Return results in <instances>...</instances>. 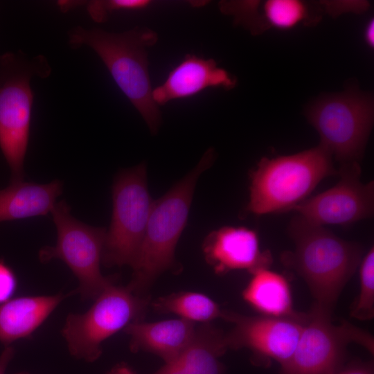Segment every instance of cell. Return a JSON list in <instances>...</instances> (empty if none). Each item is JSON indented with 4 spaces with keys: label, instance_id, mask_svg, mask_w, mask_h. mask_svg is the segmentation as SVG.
I'll use <instances>...</instances> for the list:
<instances>
[{
    "label": "cell",
    "instance_id": "7",
    "mask_svg": "<svg viewBox=\"0 0 374 374\" xmlns=\"http://www.w3.org/2000/svg\"><path fill=\"white\" fill-rule=\"evenodd\" d=\"M112 215L106 231L102 263L107 267L129 265L139 256L153 202L144 163L120 171L112 186Z\"/></svg>",
    "mask_w": 374,
    "mask_h": 374
},
{
    "label": "cell",
    "instance_id": "28",
    "mask_svg": "<svg viewBox=\"0 0 374 374\" xmlns=\"http://www.w3.org/2000/svg\"><path fill=\"white\" fill-rule=\"evenodd\" d=\"M373 33H374V24H373V20H372L369 22V24L366 26V30H365V34H364L365 40L366 43L370 46H372V47L373 46V43H374Z\"/></svg>",
    "mask_w": 374,
    "mask_h": 374
},
{
    "label": "cell",
    "instance_id": "24",
    "mask_svg": "<svg viewBox=\"0 0 374 374\" xmlns=\"http://www.w3.org/2000/svg\"><path fill=\"white\" fill-rule=\"evenodd\" d=\"M17 284V278L13 269L0 259V305L12 299Z\"/></svg>",
    "mask_w": 374,
    "mask_h": 374
},
{
    "label": "cell",
    "instance_id": "4",
    "mask_svg": "<svg viewBox=\"0 0 374 374\" xmlns=\"http://www.w3.org/2000/svg\"><path fill=\"white\" fill-rule=\"evenodd\" d=\"M338 175L320 145L294 154L262 158L250 175L246 210L261 215L292 210L325 178Z\"/></svg>",
    "mask_w": 374,
    "mask_h": 374
},
{
    "label": "cell",
    "instance_id": "29",
    "mask_svg": "<svg viewBox=\"0 0 374 374\" xmlns=\"http://www.w3.org/2000/svg\"><path fill=\"white\" fill-rule=\"evenodd\" d=\"M16 374H30V373L26 371H22V372L17 373Z\"/></svg>",
    "mask_w": 374,
    "mask_h": 374
},
{
    "label": "cell",
    "instance_id": "21",
    "mask_svg": "<svg viewBox=\"0 0 374 374\" xmlns=\"http://www.w3.org/2000/svg\"><path fill=\"white\" fill-rule=\"evenodd\" d=\"M359 292L350 306V317L360 321L374 317V249L364 254L359 265Z\"/></svg>",
    "mask_w": 374,
    "mask_h": 374
},
{
    "label": "cell",
    "instance_id": "16",
    "mask_svg": "<svg viewBox=\"0 0 374 374\" xmlns=\"http://www.w3.org/2000/svg\"><path fill=\"white\" fill-rule=\"evenodd\" d=\"M71 294L24 296L0 305V342L6 347L30 337Z\"/></svg>",
    "mask_w": 374,
    "mask_h": 374
},
{
    "label": "cell",
    "instance_id": "9",
    "mask_svg": "<svg viewBox=\"0 0 374 374\" xmlns=\"http://www.w3.org/2000/svg\"><path fill=\"white\" fill-rule=\"evenodd\" d=\"M307 116L319 134V145L340 166L360 163L373 123L371 97L356 91L328 96L314 103Z\"/></svg>",
    "mask_w": 374,
    "mask_h": 374
},
{
    "label": "cell",
    "instance_id": "13",
    "mask_svg": "<svg viewBox=\"0 0 374 374\" xmlns=\"http://www.w3.org/2000/svg\"><path fill=\"white\" fill-rule=\"evenodd\" d=\"M206 262L216 274L245 269L250 274L262 268H269L272 256L261 250L257 233L239 226H223L213 231L203 242Z\"/></svg>",
    "mask_w": 374,
    "mask_h": 374
},
{
    "label": "cell",
    "instance_id": "25",
    "mask_svg": "<svg viewBox=\"0 0 374 374\" xmlns=\"http://www.w3.org/2000/svg\"><path fill=\"white\" fill-rule=\"evenodd\" d=\"M337 374H374L373 364L371 362H353L343 366Z\"/></svg>",
    "mask_w": 374,
    "mask_h": 374
},
{
    "label": "cell",
    "instance_id": "2",
    "mask_svg": "<svg viewBox=\"0 0 374 374\" xmlns=\"http://www.w3.org/2000/svg\"><path fill=\"white\" fill-rule=\"evenodd\" d=\"M68 38L71 48L86 46L96 53L150 132L156 134L161 116L152 98L147 48L157 43V34L148 28L135 27L116 33L78 26L69 31Z\"/></svg>",
    "mask_w": 374,
    "mask_h": 374
},
{
    "label": "cell",
    "instance_id": "15",
    "mask_svg": "<svg viewBox=\"0 0 374 374\" xmlns=\"http://www.w3.org/2000/svg\"><path fill=\"white\" fill-rule=\"evenodd\" d=\"M196 326L195 323L179 318L134 322L123 330L130 337L132 352H148L168 363L175 359L186 348L193 337Z\"/></svg>",
    "mask_w": 374,
    "mask_h": 374
},
{
    "label": "cell",
    "instance_id": "6",
    "mask_svg": "<svg viewBox=\"0 0 374 374\" xmlns=\"http://www.w3.org/2000/svg\"><path fill=\"white\" fill-rule=\"evenodd\" d=\"M82 314H69L62 330L69 353L93 362L102 354V343L130 323L143 321L150 299L127 285L107 287Z\"/></svg>",
    "mask_w": 374,
    "mask_h": 374
},
{
    "label": "cell",
    "instance_id": "10",
    "mask_svg": "<svg viewBox=\"0 0 374 374\" xmlns=\"http://www.w3.org/2000/svg\"><path fill=\"white\" fill-rule=\"evenodd\" d=\"M308 314L293 354L280 366V374H337L350 343L373 353V337L369 332L347 321L335 324L332 315L312 309Z\"/></svg>",
    "mask_w": 374,
    "mask_h": 374
},
{
    "label": "cell",
    "instance_id": "14",
    "mask_svg": "<svg viewBox=\"0 0 374 374\" xmlns=\"http://www.w3.org/2000/svg\"><path fill=\"white\" fill-rule=\"evenodd\" d=\"M236 80L213 59L186 55L168 74L164 82L152 90V98L159 105L175 99L194 96L209 87L230 89Z\"/></svg>",
    "mask_w": 374,
    "mask_h": 374
},
{
    "label": "cell",
    "instance_id": "8",
    "mask_svg": "<svg viewBox=\"0 0 374 374\" xmlns=\"http://www.w3.org/2000/svg\"><path fill=\"white\" fill-rule=\"evenodd\" d=\"M51 214L56 227L57 241L55 245L39 250L40 261H63L78 280L79 285L74 292L78 293L82 299H95L114 284V278L103 276L100 271L107 230L75 218L64 200L57 202Z\"/></svg>",
    "mask_w": 374,
    "mask_h": 374
},
{
    "label": "cell",
    "instance_id": "23",
    "mask_svg": "<svg viewBox=\"0 0 374 374\" xmlns=\"http://www.w3.org/2000/svg\"><path fill=\"white\" fill-rule=\"evenodd\" d=\"M150 3L151 1L148 0L91 1L87 3V8L93 20L103 22L114 11L141 10Z\"/></svg>",
    "mask_w": 374,
    "mask_h": 374
},
{
    "label": "cell",
    "instance_id": "11",
    "mask_svg": "<svg viewBox=\"0 0 374 374\" xmlns=\"http://www.w3.org/2000/svg\"><path fill=\"white\" fill-rule=\"evenodd\" d=\"M339 181L330 188L309 197L292 211L305 221L325 226H348L371 218L374 212V182L360 180L359 163L340 166Z\"/></svg>",
    "mask_w": 374,
    "mask_h": 374
},
{
    "label": "cell",
    "instance_id": "5",
    "mask_svg": "<svg viewBox=\"0 0 374 374\" xmlns=\"http://www.w3.org/2000/svg\"><path fill=\"white\" fill-rule=\"evenodd\" d=\"M51 67L42 55L21 51L0 55V150L10 170V181L24 180L30 137L33 78H46Z\"/></svg>",
    "mask_w": 374,
    "mask_h": 374
},
{
    "label": "cell",
    "instance_id": "18",
    "mask_svg": "<svg viewBox=\"0 0 374 374\" xmlns=\"http://www.w3.org/2000/svg\"><path fill=\"white\" fill-rule=\"evenodd\" d=\"M251 274L242 295L260 315L294 319L307 316L308 313L294 310L291 287L284 276L269 268L259 269Z\"/></svg>",
    "mask_w": 374,
    "mask_h": 374
},
{
    "label": "cell",
    "instance_id": "1",
    "mask_svg": "<svg viewBox=\"0 0 374 374\" xmlns=\"http://www.w3.org/2000/svg\"><path fill=\"white\" fill-rule=\"evenodd\" d=\"M288 234L294 249L281 254L282 262L307 284L314 299L311 309L332 315L344 287L359 267L363 247L298 215L291 220Z\"/></svg>",
    "mask_w": 374,
    "mask_h": 374
},
{
    "label": "cell",
    "instance_id": "3",
    "mask_svg": "<svg viewBox=\"0 0 374 374\" xmlns=\"http://www.w3.org/2000/svg\"><path fill=\"white\" fill-rule=\"evenodd\" d=\"M215 154L214 150L208 148L186 176L153 202L139 256L128 284L136 294L145 296L159 275L175 267V251L187 222L197 181L211 166Z\"/></svg>",
    "mask_w": 374,
    "mask_h": 374
},
{
    "label": "cell",
    "instance_id": "20",
    "mask_svg": "<svg viewBox=\"0 0 374 374\" xmlns=\"http://www.w3.org/2000/svg\"><path fill=\"white\" fill-rule=\"evenodd\" d=\"M160 313H172L193 323H208L222 318L223 310L208 296L195 292H179L156 299L152 304Z\"/></svg>",
    "mask_w": 374,
    "mask_h": 374
},
{
    "label": "cell",
    "instance_id": "27",
    "mask_svg": "<svg viewBox=\"0 0 374 374\" xmlns=\"http://www.w3.org/2000/svg\"><path fill=\"white\" fill-rule=\"evenodd\" d=\"M107 374H136L126 363L121 362L114 366Z\"/></svg>",
    "mask_w": 374,
    "mask_h": 374
},
{
    "label": "cell",
    "instance_id": "12",
    "mask_svg": "<svg viewBox=\"0 0 374 374\" xmlns=\"http://www.w3.org/2000/svg\"><path fill=\"white\" fill-rule=\"evenodd\" d=\"M309 314L303 318L248 316L223 310L221 319L233 327L226 333L228 349L247 348L256 357L283 365L293 354Z\"/></svg>",
    "mask_w": 374,
    "mask_h": 374
},
{
    "label": "cell",
    "instance_id": "22",
    "mask_svg": "<svg viewBox=\"0 0 374 374\" xmlns=\"http://www.w3.org/2000/svg\"><path fill=\"white\" fill-rule=\"evenodd\" d=\"M263 11L269 24L280 29L294 27L308 14L305 5L296 0H269L264 4Z\"/></svg>",
    "mask_w": 374,
    "mask_h": 374
},
{
    "label": "cell",
    "instance_id": "17",
    "mask_svg": "<svg viewBox=\"0 0 374 374\" xmlns=\"http://www.w3.org/2000/svg\"><path fill=\"white\" fill-rule=\"evenodd\" d=\"M62 189V182L58 179L44 184L10 181L0 189V222L51 213Z\"/></svg>",
    "mask_w": 374,
    "mask_h": 374
},
{
    "label": "cell",
    "instance_id": "26",
    "mask_svg": "<svg viewBox=\"0 0 374 374\" xmlns=\"http://www.w3.org/2000/svg\"><path fill=\"white\" fill-rule=\"evenodd\" d=\"M15 349L12 346H6L0 355V374H5L6 370L15 355Z\"/></svg>",
    "mask_w": 374,
    "mask_h": 374
},
{
    "label": "cell",
    "instance_id": "19",
    "mask_svg": "<svg viewBox=\"0 0 374 374\" xmlns=\"http://www.w3.org/2000/svg\"><path fill=\"white\" fill-rule=\"evenodd\" d=\"M226 332L211 323L196 326L190 341L173 362L180 374H224L220 357L227 350Z\"/></svg>",
    "mask_w": 374,
    "mask_h": 374
}]
</instances>
